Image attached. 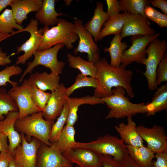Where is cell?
I'll return each instance as SVG.
<instances>
[{"instance_id": "681fc988", "label": "cell", "mask_w": 167, "mask_h": 167, "mask_svg": "<svg viewBox=\"0 0 167 167\" xmlns=\"http://www.w3.org/2000/svg\"><path fill=\"white\" fill-rule=\"evenodd\" d=\"M8 167H22L20 164L17 163L14 158L10 161Z\"/></svg>"}, {"instance_id": "e0dca14e", "label": "cell", "mask_w": 167, "mask_h": 167, "mask_svg": "<svg viewBox=\"0 0 167 167\" xmlns=\"http://www.w3.org/2000/svg\"><path fill=\"white\" fill-rule=\"evenodd\" d=\"M66 88L62 83L51 92L48 102L42 111L43 118L48 121L54 122V120L61 113L64 104L68 97L66 92Z\"/></svg>"}, {"instance_id": "277c9868", "label": "cell", "mask_w": 167, "mask_h": 167, "mask_svg": "<svg viewBox=\"0 0 167 167\" xmlns=\"http://www.w3.org/2000/svg\"><path fill=\"white\" fill-rule=\"evenodd\" d=\"M88 149L103 155H109L122 162L128 155L126 145L118 137L107 134L89 142H76L73 148Z\"/></svg>"}, {"instance_id": "ab89813d", "label": "cell", "mask_w": 167, "mask_h": 167, "mask_svg": "<svg viewBox=\"0 0 167 167\" xmlns=\"http://www.w3.org/2000/svg\"><path fill=\"white\" fill-rule=\"evenodd\" d=\"M107 10L106 12L109 16L117 15L121 11V6L118 0H106Z\"/></svg>"}, {"instance_id": "d590c367", "label": "cell", "mask_w": 167, "mask_h": 167, "mask_svg": "<svg viewBox=\"0 0 167 167\" xmlns=\"http://www.w3.org/2000/svg\"><path fill=\"white\" fill-rule=\"evenodd\" d=\"M30 90L34 103L42 111L48 102L51 93L41 90L34 84H30Z\"/></svg>"}, {"instance_id": "7dc6e473", "label": "cell", "mask_w": 167, "mask_h": 167, "mask_svg": "<svg viewBox=\"0 0 167 167\" xmlns=\"http://www.w3.org/2000/svg\"><path fill=\"white\" fill-rule=\"evenodd\" d=\"M121 163L122 167H140L135 163L128 154Z\"/></svg>"}, {"instance_id": "d4e9b609", "label": "cell", "mask_w": 167, "mask_h": 167, "mask_svg": "<svg viewBox=\"0 0 167 167\" xmlns=\"http://www.w3.org/2000/svg\"><path fill=\"white\" fill-rule=\"evenodd\" d=\"M146 105L148 116L167 109V84H163L156 88L152 101Z\"/></svg>"}, {"instance_id": "83f0119b", "label": "cell", "mask_w": 167, "mask_h": 167, "mask_svg": "<svg viewBox=\"0 0 167 167\" xmlns=\"http://www.w3.org/2000/svg\"><path fill=\"white\" fill-rule=\"evenodd\" d=\"M125 19V12L109 17L103 25L104 28L101 31L99 41L110 35L121 33Z\"/></svg>"}, {"instance_id": "d6a6232c", "label": "cell", "mask_w": 167, "mask_h": 167, "mask_svg": "<svg viewBox=\"0 0 167 167\" xmlns=\"http://www.w3.org/2000/svg\"><path fill=\"white\" fill-rule=\"evenodd\" d=\"M11 112H18L17 105L13 99L3 87L0 88V121Z\"/></svg>"}, {"instance_id": "7c38bea8", "label": "cell", "mask_w": 167, "mask_h": 167, "mask_svg": "<svg viewBox=\"0 0 167 167\" xmlns=\"http://www.w3.org/2000/svg\"><path fill=\"white\" fill-rule=\"evenodd\" d=\"M36 167H73L59 150L55 143L48 146L41 142L38 150Z\"/></svg>"}, {"instance_id": "5b68a950", "label": "cell", "mask_w": 167, "mask_h": 167, "mask_svg": "<svg viewBox=\"0 0 167 167\" xmlns=\"http://www.w3.org/2000/svg\"><path fill=\"white\" fill-rule=\"evenodd\" d=\"M54 123L45 119L41 111L18 118L15 127L17 131L25 134L28 139L32 137L50 146L52 143L49 139L52 126Z\"/></svg>"}, {"instance_id": "4fadbf2b", "label": "cell", "mask_w": 167, "mask_h": 167, "mask_svg": "<svg viewBox=\"0 0 167 167\" xmlns=\"http://www.w3.org/2000/svg\"><path fill=\"white\" fill-rule=\"evenodd\" d=\"M136 130L149 150L155 153L167 152V136L163 127L154 125L148 128L140 125L137 126Z\"/></svg>"}, {"instance_id": "ba28073f", "label": "cell", "mask_w": 167, "mask_h": 167, "mask_svg": "<svg viewBox=\"0 0 167 167\" xmlns=\"http://www.w3.org/2000/svg\"><path fill=\"white\" fill-rule=\"evenodd\" d=\"M39 22L36 19L32 18L25 28L19 31L14 32L11 36L18 33L27 32L30 34L29 38L16 49V54L21 51L24 54L17 58L15 65L25 64L27 60L31 58L37 50L41 39L43 31L42 28L38 29Z\"/></svg>"}, {"instance_id": "f6af8a7d", "label": "cell", "mask_w": 167, "mask_h": 167, "mask_svg": "<svg viewBox=\"0 0 167 167\" xmlns=\"http://www.w3.org/2000/svg\"><path fill=\"white\" fill-rule=\"evenodd\" d=\"M8 138L5 134L0 130V152L8 151Z\"/></svg>"}, {"instance_id": "7402d4cb", "label": "cell", "mask_w": 167, "mask_h": 167, "mask_svg": "<svg viewBox=\"0 0 167 167\" xmlns=\"http://www.w3.org/2000/svg\"><path fill=\"white\" fill-rule=\"evenodd\" d=\"M55 0H44L41 9L36 13V19L44 26H54L58 23L60 15H66L62 12L58 13L55 10Z\"/></svg>"}, {"instance_id": "e575fe53", "label": "cell", "mask_w": 167, "mask_h": 167, "mask_svg": "<svg viewBox=\"0 0 167 167\" xmlns=\"http://www.w3.org/2000/svg\"><path fill=\"white\" fill-rule=\"evenodd\" d=\"M97 86V82L95 78L88 77L80 73L77 75L75 83L70 87L66 88V92L67 96L69 97L74 91L78 88L89 87L95 89Z\"/></svg>"}, {"instance_id": "7a4b0ae2", "label": "cell", "mask_w": 167, "mask_h": 167, "mask_svg": "<svg viewBox=\"0 0 167 167\" xmlns=\"http://www.w3.org/2000/svg\"><path fill=\"white\" fill-rule=\"evenodd\" d=\"M112 92V96L101 98L109 109L105 119L127 118L139 113H146L145 104L131 102L129 98L126 96V92L122 87L115 88Z\"/></svg>"}, {"instance_id": "4316f807", "label": "cell", "mask_w": 167, "mask_h": 167, "mask_svg": "<svg viewBox=\"0 0 167 167\" xmlns=\"http://www.w3.org/2000/svg\"><path fill=\"white\" fill-rule=\"evenodd\" d=\"M121 34L114 35L108 48L104 49L105 52H108L110 57V65L114 67L119 66L121 64V60L122 53L129 46L127 44L122 42Z\"/></svg>"}, {"instance_id": "8d00e7d4", "label": "cell", "mask_w": 167, "mask_h": 167, "mask_svg": "<svg viewBox=\"0 0 167 167\" xmlns=\"http://www.w3.org/2000/svg\"><path fill=\"white\" fill-rule=\"evenodd\" d=\"M144 13L148 19L154 22L161 28L167 27V15L160 12L149 6L145 8Z\"/></svg>"}, {"instance_id": "ac0fdd59", "label": "cell", "mask_w": 167, "mask_h": 167, "mask_svg": "<svg viewBox=\"0 0 167 167\" xmlns=\"http://www.w3.org/2000/svg\"><path fill=\"white\" fill-rule=\"evenodd\" d=\"M19 118L18 112H10L6 118L0 121V130L7 136L9 141L8 152L13 156L14 150L21 142V135L17 131L15 125Z\"/></svg>"}, {"instance_id": "7bdbcfd3", "label": "cell", "mask_w": 167, "mask_h": 167, "mask_svg": "<svg viewBox=\"0 0 167 167\" xmlns=\"http://www.w3.org/2000/svg\"><path fill=\"white\" fill-rule=\"evenodd\" d=\"M14 158L8 151L1 152L0 153V167H8L11 160Z\"/></svg>"}, {"instance_id": "816d5d0a", "label": "cell", "mask_w": 167, "mask_h": 167, "mask_svg": "<svg viewBox=\"0 0 167 167\" xmlns=\"http://www.w3.org/2000/svg\"><path fill=\"white\" fill-rule=\"evenodd\" d=\"M65 2V5L67 6H69L70 5L71 2H72V0H64Z\"/></svg>"}, {"instance_id": "3957f363", "label": "cell", "mask_w": 167, "mask_h": 167, "mask_svg": "<svg viewBox=\"0 0 167 167\" xmlns=\"http://www.w3.org/2000/svg\"><path fill=\"white\" fill-rule=\"evenodd\" d=\"M42 29V37L37 51L48 49L58 43L63 44L71 49L73 47V44L79 39L74 24L63 19H59L56 26L51 28L44 26Z\"/></svg>"}, {"instance_id": "60d3db41", "label": "cell", "mask_w": 167, "mask_h": 167, "mask_svg": "<svg viewBox=\"0 0 167 167\" xmlns=\"http://www.w3.org/2000/svg\"><path fill=\"white\" fill-rule=\"evenodd\" d=\"M155 154V161H152V167H167V152Z\"/></svg>"}, {"instance_id": "603a6c76", "label": "cell", "mask_w": 167, "mask_h": 167, "mask_svg": "<svg viewBox=\"0 0 167 167\" xmlns=\"http://www.w3.org/2000/svg\"><path fill=\"white\" fill-rule=\"evenodd\" d=\"M68 112L66 125L74 126L78 119L77 111L81 105L88 104L92 105L100 104H104L101 99L93 96L89 95L81 98L68 97L66 100Z\"/></svg>"}, {"instance_id": "d6986e66", "label": "cell", "mask_w": 167, "mask_h": 167, "mask_svg": "<svg viewBox=\"0 0 167 167\" xmlns=\"http://www.w3.org/2000/svg\"><path fill=\"white\" fill-rule=\"evenodd\" d=\"M127 124L121 122L114 126L116 131L119 134L120 139L126 145L135 147L144 146V141L138 133L136 125L132 117L127 118Z\"/></svg>"}, {"instance_id": "b9f144b4", "label": "cell", "mask_w": 167, "mask_h": 167, "mask_svg": "<svg viewBox=\"0 0 167 167\" xmlns=\"http://www.w3.org/2000/svg\"><path fill=\"white\" fill-rule=\"evenodd\" d=\"M76 167H79L76 165ZM102 167H122L121 162L115 160L113 157L109 155H103Z\"/></svg>"}, {"instance_id": "9c48e42d", "label": "cell", "mask_w": 167, "mask_h": 167, "mask_svg": "<svg viewBox=\"0 0 167 167\" xmlns=\"http://www.w3.org/2000/svg\"><path fill=\"white\" fill-rule=\"evenodd\" d=\"M12 87L8 92L9 94L16 102L18 108L19 118L42 111L34 103L30 90V84L28 79H24L20 85L15 81Z\"/></svg>"}, {"instance_id": "f546056e", "label": "cell", "mask_w": 167, "mask_h": 167, "mask_svg": "<svg viewBox=\"0 0 167 167\" xmlns=\"http://www.w3.org/2000/svg\"><path fill=\"white\" fill-rule=\"evenodd\" d=\"M75 130L74 126L66 125L57 141L55 142L60 152L62 153L73 148L76 142Z\"/></svg>"}, {"instance_id": "2e32d148", "label": "cell", "mask_w": 167, "mask_h": 167, "mask_svg": "<svg viewBox=\"0 0 167 167\" xmlns=\"http://www.w3.org/2000/svg\"><path fill=\"white\" fill-rule=\"evenodd\" d=\"M125 12V23L120 33L122 39L131 36L149 35L156 33L154 29L149 26L150 23L148 19L140 15Z\"/></svg>"}, {"instance_id": "4dcf8cb0", "label": "cell", "mask_w": 167, "mask_h": 167, "mask_svg": "<svg viewBox=\"0 0 167 167\" xmlns=\"http://www.w3.org/2000/svg\"><path fill=\"white\" fill-rule=\"evenodd\" d=\"M14 29L19 31L24 28L17 24L13 17L11 9H6L0 15V33L12 34L14 32Z\"/></svg>"}, {"instance_id": "44dd1931", "label": "cell", "mask_w": 167, "mask_h": 167, "mask_svg": "<svg viewBox=\"0 0 167 167\" xmlns=\"http://www.w3.org/2000/svg\"><path fill=\"white\" fill-rule=\"evenodd\" d=\"M101 2H97L92 19L84 25L85 29L92 35L96 42L99 41L101 28L109 17L103 9Z\"/></svg>"}, {"instance_id": "c3c4849f", "label": "cell", "mask_w": 167, "mask_h": 167, "mask_svg": "<svg viewBox=\"0 0 167 167\" xmlns=\"http://www.w3.org/2000/svg\"><path fill=\"white\" fill-rule=\"evenodd\" d=\"M13 0H0V13L7 6H10Z\"/></svg>"}, {"instance_id": "f907efd6", "label": "cell", "mask_w": 167, "mask_h": 167, "mask_svg": "<svg viewBox=\"0 0 167 167\" xmlns=\"http://www.w3.org/2000/svg\"><path fill=\"white\" fill-rule=\"evenodd\" d=\"M11 36L10 34H4L0 33V42Z\"/></svg>"}, {"instance_id": "f1b7e54d", "label": "cell", "mask_w": 167, "mask_h": 167, "mask_svg": "<svg viewBox=\"0 0 167 167\" xmlns=\"http://www.w3.org/2000/svg\"><path fill=\"white\" fill-rule=\"evenodd\" d=\"M67 57L71 67L78 69L84 75L95 78L97 69L94 63L86 61L80 56H75L70 53L67 54Z\"/></svg>"}, {"instance_id": "30bf717a", "label": "cell", "mask_w": 167, "mask_h": 167, "mask_svg": "<svg viewBox=\"0 0 167 167\" xmlns=\"http://www.w3.org/2000/svg\"><path fill=\"white\" fill-rule=\"evenodd\" d=\"M160 33L149 35L132 36L131 41L132 45L122 53L121 64L126 66L133 62L142 64L146 58V50L148 44L153 40L158 38Z\"/></svg>"}, {"instance_id": "5bb4252c", "label": "cell", "mask_w": 167, "mask_h": 167, "mask_svg": "<svg viewBox=\"0 0 167 167\" xmlns=\"http://www.w3.org/2000/svg\"><path fill=\"white\" fill-rule=\"evenodd\" d=\"M21 142L14 150L13 157L15 161L22 167H36V161L38 150L41 142L33 137L28 142L21 133Z\"/></svg>"}, {"instance_id": "cb8c5ba5", "label": "cell", "mask_w": 167, "mask_h": 167, "mask_svg": "<svg viewBox=\"0 0 167 167\" xmlns=\"http://www.w3.org/2000/svg\"><path fill=\"white\" fill-rule=\"evenodd\" d=\"M60 79L59 75L51 72H36L32 73L28 80L30 84L35 85L41 90L52 92L59 87Z\"/></svg>"}, {"instance_id": "ffe728a7", "label": "cell", "mask_w": 167, "mask_h": 167, "mask_svg": "<svg viewBox=\"0 0 167 167\" xmlns=\"http://www.w3.org/2000/svg\"><path fill=\"white\" fill-rule=\"evenodd\" d=\"M42 0H13L11 6L13 17L18 24L21 25L27 15L37 12L41 8Z\"/></svg>"}, {"instance_id": "52a82bcc", "label": "cell", "mask_w": 167, "mask_h": 167, "mask_svg": "<svg viewBox=\"0 0 167 167\" xmlns=\"http://www.w3.org/2000/svg\"><path fill=\"white\" fill-rule=\"evenodd\" d=\"M64 46L63 44L58 43L48 49L36 51L33 55L34 60L27 63V67L22 75L19 82H22L27 74L31 73L33 69L39 65L49 68L53 73L58 75L62 74L65 62L58 61L57 55L59 50Z\"/></svg>"}, {"instance_id": "9a60e30c", "label": "cell", "mask_w": 167, "mask_h": 167, "mask_svg": "<svg viewBox=\"0 0 167 167\" xmlns=\"http://www.w3.org/2000/svg\"><path fill=\"white\" fill-rule=\"evenodd\" d=\"M62 154L70 162L79 167H102L103 155L88 149L72 148Z\"/></svg>"}, {"instance_id": "836d02e7", "label": "cell", "mask_w": 167, "mask_h": 167, "mask_svg": "<svg viewBox=\"0 0 167 167\" xmlns=\"http://www.w3.org/2000/svg\"><path fill=\"white\" fill-rule=\"evenodd\" d=\"M68 108L66 102L56 122L52 125L49 140L51 143L56 142L62 131L67 119Z\"/></svg>"}, {"instance_id": "6da1fadb", "label": "cell", "mask_w": 167, "mask_h": 167, "mask_svg": "<svg viewBox=\"0 0 167 167\" xmlns=\"http://www.w3.org/2000/svg\"><path fill=\"white\" fill-rule=\"evenodd\" d=\"M97 69L95 78L97 86L95 89L93 96L101 99L113 95L112 88L121 86L131 98L135 95L131 84L133 72L126 69L122 64L114 67L111 66L105 58H103L95 63Z\"/></svg>"}, {"instance_id": "1f68e13d", "label": "cell", "mask_w": 167, "mask_h": 167, "mask_svg": "<svg viewBox=\"0 0 167 167\" xmlns=\"http://www.w3.org/2000/svg\"><path fill=\"white\" fill-rule=\"evenodd\" d=\"M119 2L121 11L132 15H140L147 19L144 14V10L148 6L149 0H120Z\"/></svg>"}, {"instance_id": "f35d334b", "label": "cell", "mask_w": 167, "mask_h": 167, "mask_svg": "<svg viewBox=\"0 0 167 167\" xmlns=\"http://www.w3.org/2000/svg\"><path fill=\"white\" fill-rule=\"evenodd\" d=\"M156 84L157 86L167 81V53H165L156 71Z\"/></svg>"}, {"instance_id": "8fae6325", "label": "cell", "mask_w": 167, "mask_h": 167, "mask_svg": "<svg viewBox=\"0 0 167 167\" xmlns=\"http://www.w3.org/2000/svg\"><path fill=\"white\" fill-rule=\"evenodd\" d=\"M83 22V20L76 19L73 23L75 31L79 39L78 45L74 49L73 54L76 55L78 52L86 53L88 61L95 63L101 59L100 51L91 34L84 28Z\"/></svg>"}, {"instance_id": "8992f818", "label": "cell", "mask_w": 167, "mask_h": 167, "mask_svg": "<svg viewBox=\"0 0 167 167\" xmlns=\"http://www.w3.org/2000/svg\"><path fill=\"white\" fill-rule=\"evenodd\" d=\"M167 50V43L164 39L158 38L152 40L148 45L146 52L147 57L142 64L146 66V71L143 73L148 82V88L151 91L157 88L156 84V71L164 55Z\"/></svg>"}, {"instance_id": "484cf974", "label": "cell", "mask_w": 167, "mask_h": 167, "mask_svg": "<svg viewBox=\"0 0 167 167\" xmlns=\"http://www.w3.org/2000/svg\"><path fill=\"white\" fill-rule=\"evenodd\" d=\"M126 145L128 154L140 167H152L155 153L144 146L135 147Z\"/></svg>"}, {"instance_id": "bcb514c9", "label": "cell", "mask_w": 167, "mask_h": 167, "mask_svg": "<svg viewBox=\"0 0 167 167\" xmlns=\"http://www.w3.org/2000/svg\"><path fill=\"white\" fill-rule=\"evenodd\" d=\"M11 62L9 56L0 48V66H6Z\"/></svg>"}, {"instance_id": "74e56055", "label": "cell", "mask_w": 167, "mask_h": 167, "mask_svg": "<svg viewBox=\"0 0 167 167\" xmlns=\"http://www.w3.org/2000/svg\"><path fill=\"white\" fill-rule=\"evenodd\" d=\"M22 72L20 67L15 65L7 66L4 69L0 71V86H6L7 83L12 85L14 81L10 79L12 76L20 75Z\"/></svg>"}, {"instance_id": "ee69618b", "label": "cell", "mask_w": 167, "mask_h": 167, "mask_svg": "<svg viewBox=\"0 0 167 167\" xmlns=\"http://www.w3.org/2000/svg\"><path fill=\"white\" fill-rule=\"evenodd\" d=\"M153 6L157 7L162 11L164 14L167 15V1L166 0H149Z\"/></svg>"}]
</instances>
